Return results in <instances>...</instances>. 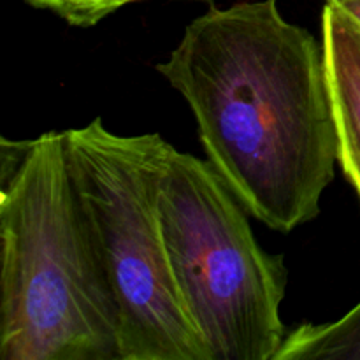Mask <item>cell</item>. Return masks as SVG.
Masks as SVG:
<instances>
[{
	"label": "cell",
	"mask_w": 360,
	"mask_h": 360,
	"mask_svg": "<svg viewBox=\"0 0 360 360\" xmlns=\"http://www.w3.org/2000/svg\"><path fill=\"white\" fill-rule=\"evenodd\" d=\"M157 70L188 102L207 162L250 214L283 234L319 217L340 160L311 32L276 0L213 6Z\"/></svg>",
	"instance_id": "cell-1"
},
{
	"label": "cell",
	"mask_w": 360,
	"mask_h": 360,
	"mask_svg": "<svg viewBox=\"0 0 360 360\" xmlns=\"http://www.w3.org/2000/svg\"><path fill=\"white\" fill-rule=\"evenodd\" d=\"M0 359L122 360L120 315L63 132L0 148Z\"/></svg>",
	"instance_id": "cell-2"
},
{
	"label": "cell",
	"mask_w": 360,
	"mask_h": 360,
	"mask_svg": "<svg viewBox=\"0 0 360 360\" xmlns=\"http://www.w3.org/2000/svg\"><path fill=\"white\" fill-rule=\"evenodd\" d=\"M120 315L122 360H213L172 274L158 195L172 144L118 136L95 118L63 132Z\"/></svg>",
	"instance_id": "cell-3"
},
{
	"label": "cell",
	"mask_w": 360,
	"mask_h": 360,
	"mask_svg": "<svg viewBox=\"0 0 360 360\" xmlns=\"http://www.w3.org/2000/svg\"><path fill=\"white\" fill-rule=\"evenodd\" d=\"M158 210L176 285L211 359L276 360L287 336L283 257L259 245L213 165L172 148Z\"/></svg>",
	"instance_id": "cell-4"
},
{
	"label": "cell",
	"mask_w": 360,
	"mask_h": 360,
	"mask_svg": "<svg viewBox=\"0 0 360 360\" xmlns=\"http://www.w3.org/2000/svg\"><path fill=\"white\" fill-rule=\"evenodd\" d=\"M322 48L338 134V160L360 199V23L327 2Z\"/></svg>",
	"instance_id": "cell-5"
},
{
	"label": "cell",
	"mask_w": 360,
	"mask_h": 360,
	"mask_svg": "<svg viewBox=\"0 0 360 360\" xmlns=\"http://www.w3.org/2000/svg\"><path fill=\"white\" fill-rule=\"evenodd\" d=\"M360 360V302L330 323H302L285 336L276 360Z\"/></svg>",
	"instance_id": "cell-6"
},
{
	"label": "cell",
	"mask_w": 360,
	"mask_h": 360,
	"mask_svg": "<svg viewBox=\"0 0 360 360\" xmlns=\"http://www.w3.org/2000/svg\"><path fill=\"white\" fill-rule=\"evenodd\" d=\"M25 2L39 9L51 11L72 27H94L122 7L144 0H25Z\"/></svg>",
	"instance_id": "cell-7"
},
{
	"label": "cell",
	"mask_w": 360,
	"mask_h": 360,
	"mask_svg": "<svg viewBox=\"0 0 360 360\" xmlns=\"http://www.w3.org/2000/svg\"><path fill=\"white\" fill-rule=\"evenodd\" d=\"M327 2L334 4V6L341 7L345 13L350 14L354 20H357L360 23V0H327Z\"/></svg>",
	"instance_id": "cell-8"
}]
</instances>
